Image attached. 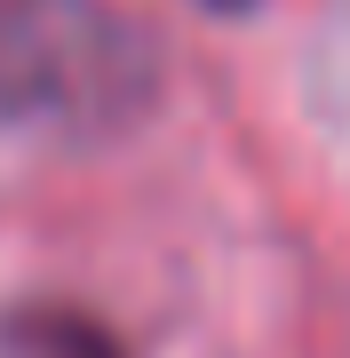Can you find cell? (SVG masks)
Here are the masks:
<instances>
[{
  "instance_id": "obj_1",
  "label": "cell",
  "mask_w": 350,
  "mask_h": 358,
  "mask_svg": "<svg viewBox=\"0 0 350 358\" xmlns=\"http://www.w3.org/2000/svg\"><path fill=\"white\" fill-rule=\"evenodd\" d=\"M159 56L112 0H0V112L56 136H112L152 103Z\"/></svg>"
},
{
  "instance_id": "obj_2",
  "label": "cell",
  "mask_w": 350,
  "mask_h": 358,
  "mask_svg": "<svg viewBox=\"0 0 350 358\" xmlns=\"http://www.w3.org/2000/svg\"><path fill=\"white\" fill-rule=\"evenodd\" d=\"M0 358H119V343L80 310H16L0 327Z\"/></svg>"
},
{
  "instance_id": "obj_3",
  "label": "cell",
  "mask_w": 350,
  "mask_h": 358,
  "mask_svg": "<svg viewBox=\"0 0 350 358\" xmlns=\"http://www.w3.org/2000/svg\"><path fill=\"white\" fill-rule=\"evenodd\" d=\"M199 8H215V16H247L255 0H199Z\"/></svg>"
}]
</instances>
